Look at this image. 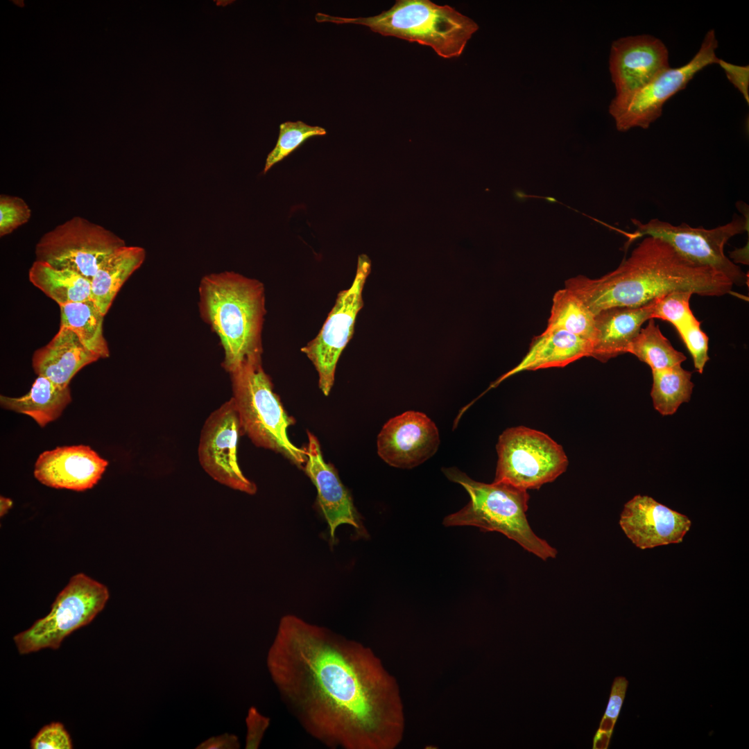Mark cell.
<instances>
[{"mask_svg":"<svg viewBox=\"0 0 749 749\" xmlns=\"http://www.w3.org/2000/svg\"><path fill=\"white\" fill-rule=\"evenodd\" d=\"M71 401L69 386L60 387L42 376L35 379L23 396H0L2 408L30 416L40 427L58 419Z\"/></svg>","mask_w":749,"mask_h":749,"instance_id":"603a6c76","label":"cell"},{"mask_svg":"<svg viewBox=\"0 0 749 749\" xmlns=\"http://www.w3.org/2000/svg\"><path fill=\"white\" fill-rule=\"evenodd\" d=\"M32 749H71L72 743L64 725L58 722L44 726L31 740Z\"/></svg>","mask_w":749,"mask_h":749,"instance_id":"d6a6232c","label":"cell"},{"mask_svg":"<svg viewBox=\"0 0 749 749\" xmlns=\"http://www.w3.org/2000/svg\"><path fill=\"white\" fill-rule=\"evenodd\" d=\"M270 719L261 714L255 707L248 709L246 718L247 734L246 738V749H257L259 747L264 733L270 725Z\"/></svg>","mask_w":749,"mask_h":749,"instance_id":"836d02e7","label":"cell"},{"mask_svg":"<svg viewBox=\"0 0 749 749\" xmlns=\"http://www.w3.org/2000/svg\"><path fill=\"white\" fill-rule=\"evenodd\" d=\"M653 300L644 305L614 307L595 314L590 356L606 362L627 353L642 325L652 318Z\"/></svg>","mask_w":749,"mask_h":749,"instance_id":"d6986e66","label":"cell"},{"mask_svg":"<svg viewBox=\"0 0 749 749\" xmlns=\"http://www.w3.org/2000/svg\"><path fill=\"white\" fill-rule=\"evenodd\" d=\"M370 270L369 257L364 254L359 255L352 285L338 293L319 333L301 348L316 369L319 388L326 396L333 387L339 357L354 334L357 314L363 305V286Z\"/></svg>","mask_w":749,"mask_h":749,"instance_id":"7c38bea8","label":"cell"},{"mask_svg":"<svg viewBox=\"0 0 749 749\" xmlns=\"http://www.w3.org/2000/svg\"><path fill=\"white\" fill-rule=\"evenodd\" d=\"M145 257L144 248L125 246L101 262L91 280V299L104 316L123 284L141 266Z\"/></svg>","mask_w":749,"mask_h":749,"instance_id":"7402d4cb","label":"cell"},{"mask_svg":"<svg viewBox=\"0 0 749 749\" xmlns=\"http://www.w3.org/2000/svg\"><path fill=\"white\" fill-rule=\"evenodd\" d=\"M612 733L605 732H596L593 739V749L608 748Z\"/></svg>","mask_w":749,"mask_h":749,"instance_id":"74e56055","label":"cell"},{"mask_svg":"<svg viewBox=\"0 0 749 749\" xmlns=\"http://www.w3.org/2000/svg\"><path fill=\"white\" fill-rule=\"evenodd\" d=\"M233 396L243 434L257 447L279 453L300 468L306 448L295 446L287 433L295 420L286 413L261 359H251L230 373Z\"/></svg>","mask_w":749,"mask_h":749,"instance_id":"8992f818","label":"cell"},{"mask_svg":"<svg viewBox=\"0 0 749 749\" xmlns=\"http://www.w3.org/2000/svg\"><path fill=\"white\" fill-rule=\"evenodd\" d=\"M99 359L85 347L72 330L60 327L47 345L34 352L32 365L37 376L66 388L80 369Z\"/></svg>","mask_w":749,"mask_h":749,"instance_id":"ffe728a7","label":"cell"},{"mask_svg":"<svg viewBox=\"0 0 749 749\" xmlns=\"http://www.w3.org/2000/svg\"><path fill=\"white\" fill-rule=\"evenodd\" d=\"M242 430L232 398L214 411L201 430L198 448L203 470L214 480L232 489L254 494L256 485L242 472L237 458Z\"/></svg>","mask_w":749,"mask_h":749,"instance_id":"4fadbf2b","label":"cell"},{"mask_svg":"<svg viewBox=\"0 0 749 749\" xmlns=\"http://www.w3.org/2000/svg\"><path fill=\"white\" fill-rule=\"evenodd\" d=\"M443 472L461 485L470 497L463 508L444 519L445 526H472L483 531L499 532L542 560L556 557L557 550L530 526L526 490L503 482L476 481L455 467L444 468Z\"/></svg>","mask_w":749,"mask_h":749,"instance_id":"5b68a950","label":"cell"},{"mask_svg":"<svg viewBox=\"0 0 749 749\" xmlns=\"http://www.w3.org/2000/svg\"><path fill=\"white\" fill-rule=\"evenodd\" d=\"M239 748L240 743L238 737L228 733L212 737L196 747L198 749H236Z\"/></svg>","mask_w":749,"mask_h":749,"instance_id":"8d00e7d4","label":"cell"},{"mask_svg":"<svg viewBox=\"0 0 749 749\" xmlns=\"http://www.w3.org/2000/svg\"><path fill=\"white\" fill-rule=\"evenodd\" d=\"M619 524L635 546L646 549L681 542L691 522L652 497L638 494L624 505Z\"/></svg>","mask_w":749,"mask_h":749,"instance_id":"2e32d148","label":"cell"},{"mask_svg":"<svg viewBox=\"0 0 749 749\" xmlns=\"http://www.w3.org/2000/svg\"><path fill=\"white\" fill-rule=\"evenodd\" d=\"M307 436V460L303 469L317 490V502L328 524L332 544L336 528L342 524L352 526L357 535L365 537L366 531L350 493L334 467L324 460L317 438L310 432Z\"/></svg>","mask_w":749,"mask_h":749,"instance_id":"e0dca14e","label":"cell"},{"mask_svg":"<svg viewBox=\"0 0 749 749\" xmlns=\"http://www.w3.org/2000/svg\"><path fill=\"white\" fill-rule=\"evenodd\" d=\"M718 64L724 70L727 78L741 93L746 103H749V67L729 63L722 59Z\"/></svg>","mask_w":749,"mask_h":749,"instance_id":"e575fe53","label":"cell"},{"mask_svg":"<svg viewBox=\"0 0 749 749\" xmlns=\"http://www.w3.org/2000/svg\"><path fill=\"white\" fill-rule=\"evenodd\" d=\"M107 465V460L89 446L59 447L38 456L34 476L51 488L84 491L98 482Z\"/></svg>","mask_w":749,"mask_h":749,"instance_id":"ac0fdd59","label":"cell"},{"mask_svg":"<svg viewBox=\"0 0 749 749\" xmlns=\"http://www.w3.org/2000/svg\"><path fill=\"white\" fill-rule=\"evenodd\" d=\"M31 210L21 198L0 196V236L11 233L30 219Z\"/></svg>","mask_w":749,"mask_h":749,"instance_id":"1f68e13d","label":"cell"},{"mask_svg":"<svg viewBox=\"0 0 749 749\" xmlns=\"http://www.w3.org/2000/svg\"><path fill=\"white\" fill-rule=\"evenodd\" d=\"M124 240L88 220L75 216L44 234L35 246L36 260L92 280L101 262Z\"/></svg>","mask_w":749,"mask_h":749,"instance_id":"30bf717a","label":"cell"},{"mask_svg":"<svg viewBox=\"0 0 749 749\" xmlns=\"http://www.w3.org/2000/svg\"><path fill=\"white\" fill-rule=\"evenodd\" d=\"M201 315L216 334L230 374L244 362L261 359L264 287L259 281L225 271L203 277L199 286Z\"/></svg>","mask_w":749,"mask_h":749,"instance_id":"3957f363","label":"cell"},{"mask_svg":"<svg viewBox=\"0 0 749 749\" xmlns=\"http://www.w3.org/2000/svg\"><path fill=\"white\" fill-rule=\"evenodd\" d=\"M494 482L538 489L565 472L568 458L561 445L547 434L526 427L506 429L497 445Z\"/></svg>","mask_w":749,"mask_h":749,"instance_id":"9c48e42d","label":"cell"},{"mask_svg":"<svg viewBox=\"0 0 749 749\" xmlns=\"http://www.w3.org/2000/svg\"><path fill=\"white\" fill-rule=\"evenodd\" d=\"M741 203L744 212H740L743 217L735 214L730 222L712 229L702 226L693 227L685 223L673 225L658 218L651 219L646 223L632 218L631 221L636 229L631 233H626L628 244L647 236L659 239L690 261L722 273L733 285L744 286L748 275L724 252L725 246L732 237L746 231L748 234V205Z\"/></svg>","mask_w":749,"mask_h":749,"instance_id":"52a82bcc","label":"cell"},{"mask_svg":"<svg viewBox=\"0 0 749 749\" xmlns=\"http://www.w3.org/2000/svg\"><path fill=\"white\" fill-rule=\"evenodd\" d=\"M651 396L655 409L664 416L674 414L690 400L694 384L692 373L681 365L652 370Z\"/></svg>","mask_w":749,"mask_h":749,"instance_id":"4316f807","label":"cell"},{"mask_svg":"<svg viewBox=\"0 0 749 749\" xmlns=\"http://www.w3.org/2000/svg\"><path fill=\"white\" fill-rule=\"evenodd\" d=\"M692 295L689 291H673L653 300L652 318L669 322L678 329L694 316L689 304Z\"/></svg>","mask_w":749,"mask_h":749,"instance_id":"f546056e","label":"cell"},{"mask_svg":"<svg viewBox=\"0 0 749 749\" xmlns=\"http://www.w3.org/2000/svg\"><path fill=\"white\" fill-rule=\"evenodd\" d=\"M591 349V342L578 336L562 330H545L533 338L522 361L493 382L490 388L522 371L564 367L584 356H590Z\"/></svg>","mask_w":749,"mask_h":749,"instance_id":"44dd1931","label":"cell"},{"mask_svg":"<svg viewBox=\"0 0 749 749\" xmlns=\"http://www.w3.org/2000/svg\"><path fill=\"white\" fill-rule=\"evenodd\" d=\"M595 315L572 291L565 288L553 297L551 314L545 330H562L591 342Z\"/></svg>","mask_w":749,"mask_h":749,"instance_id":"484cf974","label":"cell"},{"mask_svg":"<svg viewBox=\"0 0 749 749\" xmlns=\"http://www.w3.org/2000/svg\"><path fill=\"white\" fill-rule=\"evenodd\" d=\"M627 353L635 355L648 365L652 370L681 365L687 359L685 354L676 350L662 334L654 319L648 320L646 327L641 328L630 343Z\"/></svg>","mask_w":749,"mask_h":749,"instance_id":"83f0119b","label":"cell"},{"mask_svg":"<svg viewBox=\"0 0 749 749\" xmlns=\"http://www.w3.org/2000/svg\"><path fill=\"white\" fill-rule=\"evenodd\" d=\"M439 433L424 413L408 411L390 419L377 440V453L388 465L403 469L416 467L438 450Z\"/></svg>","mask_w":749,"mask_h":749,"instance_id":"9a60e30c","label":"cell"},{"mask_svg":"<svg viewBox=\"0 0 749 749\" xmlns=\"http://www.w3.org/2000/svg\"><path fill=\"white\" fill-rule=\"evenodd\" d=\"M732 286L722 273L690 261L650 236L613 271L596 279L578 275L565 282V288L594 315L610 307H639L673 291L721 296L731 293Z\"/></svg>","mask_w":749,"mask_h":749,"instance_id":"7a4b0ae2","label":"cell"},{"mask_svg":"<svg viewBox=\"0 0 749 749\" xmlns=\"http://www.w3.org/2000/svg\"><path fill=\"white\" fill-rule=\"evenodd\" d=\"M616 721L617 720L612 718L603 716L600 722L598 731L612 733Z\"/></svg>","mask_w":749,"mask_h":749,"instance_id":"f35d334b","label":"cell"},{"mask_svg":"<svg viewBox=\"0 0 749 749\" xmlns=\"http://www.w3.org/2000/svg\"><path fill=\"white\" fill-rule=\"evenodd\" d=\"M325 128L313 126L298 121H286L279 126V134L277 144L267 156L264 173L277 162L290 155L307 139L326 135Z\"/></svg>","mask_w":749,"mask_h":749,"instance_id":"f1b7e54d","label":"cell"},{"mask_svg":"<svg viewBox=\"0 0 749 749\" xmlns=\"http://www.w3.org/2000/svg\"><path fill=\"white\" fill-rule=\"evenodd\" d=\"M60 327L72 330L89 351L107 358L110 351L103 336V318L95 302L91 299L60 306Z\"/></svg>","mask_w":749,"mask_h":749,"instance_id":"d4e9b609","label":"cell"},{"mask_svg":"<svg viewBox=\"0 0 749 749\" xmlns=\"http://www.w3.org/2000/svg\"><path fill=\"white\" fill-rule=\"evenodd\" d=\"M669 68L666 46L654 36H627L614 41L609 59L616 89L612 100L619 101L630 97Z\"/></svg>","mask_w":749,"mask_h":749,"instance_id":"5bb4252c","label":"cell"},{"mask_svg":"<svg viewBox=\"0 0 749 749\" xmlns=\"http://www.w3.org/2000/svg\"><path fill=\"white\" fill-rule=\"evenodd\" d=\"M628 681L625 677L619 676L613 681L608 703L604 716L617 720L625 698Z\"/></svg>","mask_w":749,"mask_h":749,"instance_id":"d590c367","label":"cell"},{"mask_svg":"<svg viewBox=\"0 0 749 749\" xmlns=\"http://www.w3.org/2000/svg\"><path fill=\"white\" fill-rule=\"evenodd\" d=\"M109 596L103 584L82 573L74 575L57 596L49 613L13 637L19 653L58 648L66 637L95 618Z\"/></svg>","mask_w":749,"mask_h":749,"instance_id":"ba28073f","label":"cell"},{"mask_svg":"<svg viewBox=\"0 0 749 749\" xmlns=\"http://www.w3.org/2000/svg\"><path fill=\"white\" fill-rule=\"evenodd\" d=\"M701 322L695 316L677 331L692 356L694 368L702 374L709 361L708 337L700 328Z\"/></svg>","mask_w":749,"mask_h":749,"instance_id":"4dcf8cb0","label":"cell"},{"mask_svg":"<svg viewBox=\"0 0 749 749\" xmlns=\"http://www.w3.org/2000/svg\"><path fill=\"white\" fill-rule=\"evenodd\" d=\"M30 282L59 306L91 298V280L67 269L35 260L28 272Z\"/></svg>","mask_w":749,"mask_h":749,"instance_id":"cb8c5ba5","label":"cell"},{"mask_svg":"<svg viewBox=\"0 0 749 749\" xmlns=\"http://www.w3.org/2000/svg\"><path fill=\"white\" fill-rule=\"evenodd\" d=\"M718 46L715 32L709 31L699 51L686 64L669 68L648 85L623 101L612 100L609 112L619 131L632 128L647 129L662 114L665 102L685 89L694 75L705 67L718 64L715 51Z\"/></svg>","mask_w":749,"mask_h":749,"instance_id":"8fae6325","label":"cell"},{"mask_svg":"<svg viewBox=\"0 0 749 749\" xmlns=\"http://www.w3.org/2000/svg\"><path fill=\"white\" fill-rule=\"evenodd\" d=\"M266 664L303 729L330 748L394 749L405 727L399 685L372 649L293 615L280 619Z\"/></svg>","mask_w":749,"mask_h":749,"instance_id":"6da1fadb","label":"cell"},{"mask_svg":"<svg viewBox=\"0 0 749 749\" xmlns=\"http://www.w3.org/2000/svg\"><path fill=\"white\" fill-rule=\"evenodd\" d=\"M318 22L352 24L368 27L384 36H393L432 48L443 58L460 56L479 30L472 19L453 8L429 0H397L389 10L368 17H342L318 12Z\"/></svg>","mask_w":749,"mask_h":749,"instance_id":"277c9868","label":"cell"},{"mask_svg":"<svg viewBox=\"0 0 749 749\" xmlns=\"http://www.w3.org/2000/svg\"><path fill=\"white\" fill-rule=\"evenodd\" d=\"M12 501L8 498L1 497L0 498V515L3 516L12 507Z\"/></svg>","mask_w":749,"mask_h":749,"instance_id":"ab89813d","label":"cell"}]
</instances>
